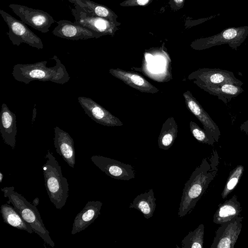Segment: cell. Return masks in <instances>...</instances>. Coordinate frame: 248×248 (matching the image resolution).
<instances>
[{
    "instance_id": "8fae6325",
    "label": "cell",
    "mask_w": 248,
    "mask_h": 248,
    "mask_svg": "<svg viewBox=\"0 0 248 248\" xmlns=\"http://www.w3.org/2000/svg\"><path fill=\"white\" fill-rule=\"evenodd\" d=\"M78 100L86 114L96 123L107 126H121L123 123L90 98L79 96Z\"/></svg>"
},
{
    "instance_id": "ac0fdd59",
    "label": "cell",
    "mask_w": 248,
    "mask_h": 248,
    "mask_svg": "<svg viewBox=\"0 0 248 248\" xmlns=\"http://www.w3.org/2000/svg\"><path fill=\"white\" fill-rule=\"evenodd\" d=\"M0 133L4 143L14 150L17 134L16 115L5 103L2 104L0 111Z\"/></svg>"
},
{
    "instance_id": "1f68e13d",
    "label": "cell",
    "mask_w": 248,
    "mask_h": 248,
    "mask_svg": "<svg viewBox=\"0 0 248 248\" xmlns=\"http://www.w3.org/2000/svg\"><path fill=\"white\" fill-rule=\"evenodd\" d=\"M174 1L177 3H181L183 0H174Z\"/></svg>"
},
{
    "instance_id": "2e32d148",
    "label": "cell",
    "mask_w": 248,
    "mask_h": 248,
    "mask_svg": "<svg viewBox=\"0 0 248 248\" xmlns=\"http://www.w3.org/2000/svg\"><path fill=\"white\" fill-rule=\"evenodd\" d=\"M102 202L100 201H89L83 209L75 217L71 231L75 234L86 229L93 223L100 214Z\"/></svg>"
},
{
    "instance_id": "7a4b0ae2",
    "label": "cell",
    "mask_w": 248,
    "mask_h": 248,
    "mask_svg": "<svg viewBox=\"0 0 248 248\" xmlns=\"http://www.w3.org/2000/svg\"><path fill=\"white\" fill-rule=\"evenodd\" d=\"M53 57L55 64L53 66L48 67L47 61L31 64H16L13 67L12 75L16 80L26 84L36 80L64 84L70 80V77L57 56Z\"/></svg>"
},
{
    "instance_id": "7c38bea8",
    "label": "cell",
    "mask_w": 248,
    "mask_h": 248,
    "mask_svg": "<svg viewBox=\"0 0 248 248\" xmlns=\"http://www.w3.org/2000/svg\"><path fill=\"white\" fill-rule=\"evenodd\" d=\"M183 96L187 109L202 124L204 130L214 138L216 142H218L221 132L217 125L189 91L184 92Z\"/></svg>"
},
{
    "instance_id": "d4e9b609",
    "label": "cell",
    "mask_w": 248,
    "mask_h": 248,
    "mask_svg": "<svg viewBox=\"0 0 248 248\" xmlns=\"http://www.w3.org/2000/svg\"><path fill=\"white\" fill-rule=\"evenodd\" d=\"M74 5H78L87 12L101 17H107L109 15L105 7L91 0H68Z\"/></svg>"
},
{
    "instance_id": "52a82bcc",
    "label": "cell",
    "mask_w": 248,
    "mask_h": 248,
    "mask_svg": "<svg viewBox=\"0 0 248 248\" xmlns=\"http://www.w3.org/2000/svg\"><path fill=\"white\" fill-rule=\"evenodd\" d=\"M8 6L23 23L42 33L47 32L55 21L50 14L41 10L18 4H10Z\"/></svg>"
},
{
    "instance_id": "3957f363",
    "label": "cell",
    "mask_w": 248,
    "mask_h": 248,
    "mask_svg": "<svg viewBox=\"0 0 248 248\" xmlns=\"http://www.w3.org/2000/svg\"><path fill=\"white\" fill-rule=\"evenodd\" d=\"M46 161L42 166L45 185L50 202L57 209H61L69 196V185L63 177L61 166L53 154L48 151Z\"/></svg>"
},
{
    "instance_id": "4fadbf2b",
    "label": "cell",
    "mask_w": 248,
    "mask_h": 248,
    "mask_svg": "<svg viewBox=\"0 0 248 248\" xmlns=\"http://www.w3.org/2000/svg\"><path fill=\"white\" fill-rule=\"evenodd\" d=\"M57 26L52 33L56 36L72 40L96 38L100 34L69 20L62 19L57 22Z\"/></svg>"
},
{
    "instance_id": "f1b7e54d",
    "label": "cell",
    "mask_w": 248,
    "mask_h": 248,
    "mask_svg": "<svg viewBox=\"0 0 248 248\" xmlns=\"http://www.w3.org/2000/svg\"><path fill=\"white\" fill-rule=\"evenodd\" d=\"M149 0H137L138 3L141 5H143L148 2Z\"/></svg>"
},
{
    "instance_id": "cb8c5ba5",
    "label": "cell",
    "mask_w": 248,
    "mask_h": 248,
    "mask_svg": "<svg viewBox=\"0 0 248 248\" xmlns=\"http://www.w3.org/2000/svg\"><path fill=\"white\" fill-rule=\"evenodd\" d=\"M204 226L200 224L193 231L189 232L182 241V248H202Z\"/></svg>"
},
{
    "instance_id": "ba28073f",
    "label": "cell",
    "mask_w": 248,
    "mask_h": 248,
    "mask_svg": "<svg viewBox=\"0 0 248 248\" xmlns=\"http://www.w3.org/2000/svg\"><path fill=\"white\" fill-rule=\"evenodd\" d=\"M248 36V26L227 28L206 39L201 46V49L227 44L232 49L237 50Z\"/></svg>"
},
{
    "instance_id": "9c48e42d",
    "label": "cell",
    "mask_w": 248,
    "mask_h": 248,
    "mask_svg": "<svg viewBox=\"0 0 248 248\" xmlns=\"http://www.w3.org/2000/svg\"><path fill=\"white\" fill-rule=\"evenodd\" d=\"M91 159L101 170L112 178L129 180L135 177L134 169L131 165L98 155L92 156Z\"/></svg>"
},
{
    "instance_id": "44dd1931",
    "label": "cell",
    "mask_w": 248,
    "mask_h": 248,
    "mask_svg": "<svg viewBox=\"0 0 248 248\" xmlns=\"http://www.w3.org/2000/svg\"><path fill=\"white\" fill-rule=\"evenodd\" d=\"M155 201L153 189H150L147 192L138 195L129 207L140 211L145 218L149 219L153 217L155 210Z\"/></svg>"
},
{
    "instance_id": "9a60e30c",
    "label": "cell",
    "mask_w": 248,
    "mask_h": 248,
    "mask_svg": "<svg viewBox=\"0 0 248 248\" xmlns=\"http://www.w3.org/2000/svg\"><path fill=\"white\" fill-rule=\"evenodd\" d=\"M54 145L57 153L72 167H75V150L73 138L58 126L54 128Z\"/></svg>"
},
{
    "instance_id": "603a6c76",
    "label": "cell",
    "mask_w": 248,
    "mask_h": 248,
    "mask_svg": "<svg viewBox=\"0 0 248 248\" xmlns=\"http://www.w3.org/2000/svg\"><path fill=\"white\" fill-rule=\"evenodd\" d=\"M178 125L173 117H169L163 123L158 138L160 149L167 150L173 145L177 135Z\"/></svg>"
},
{
    "instance_id": "7402d4cb",
    "label": "cell",
    "mask_w": 248,
    "mask_h": 248,
    "mask_svg": "<svg viewBox=\"0 0 248 248\" xmlns=\"http://www.w3.org/2000/svg\"><path fill=\"white\" fill-rule=\"evenodd\" d=\"M0 213L3 221L6 224L30 233L34 232L31 226L23 219L13 206L8 203L2 204Z\"/></svg>"
},
{
    "instance_id": "f546056e",
    "label": "cell",
    "mask_w": 248,
    "mask_h": 248,
    "mask_svg": "<svg viewBox=\"0 0 248 248\" xmlns=\"http://www.w3.org/2000/svg\"><path fill=\"white\" fill-rule=\"evenodd\" d=\"M39 199L38 198H35L32 201V204L36 206L39 204Z\"/></svg>"
},
{
    "instance_id": "e0dca14e",
    "label": "cell",
    "mask_w": 248,
    "mask_h": 248,
    "mask_svg": "<svg viewBox=\"0 0 248 248\" xmlns=\"http://www.w3.org/2000/svg\"><path fill=\"white\" fill-rule=\"evenodd\" d=\"M71 8L75 23L99 33L107 31L108 22L106 19L92 14L78 5Z\"/></svg>"
},
{
    "instance_id": "30bf717a",
    "label": "cell",
    "mask_w": 248,
    "mask_h": 248,
    "mask_svg": "<svg viewBox=\"0 0 248 248\" xmlns=\"http://www.w3.org/2000/svg\"><path fill=\"white\" fill-rule=\"evenodd\" d=\"M243 219V217L238 216L221 224L210 248H234L241 231Z\"/></svg>"
},
{
    "instance_id": "d6986e66",
    "label": "cell",
    "mask_w": 248,
    "mask_h": 248,
    "mask_svg": "<svg viewBox=\"0 0 248 248\" xmlns=\"http://www.w3.org/2000/svg\"><path fill=\"white\" fill-rule=\"evenodd\" d=\"M241 210V204L234 195L219 205L213 216V222L221 225L238 216Z\"/></svg>"
},
{
    "instance_id": "4316f807",
    "label": "cell",
    "mask_w": 248,
    "mask_h": 248,
    "mask_svg": "<svg viewBox=\"0 0 248 248\" xmlns=\"http://www.w3.org/2000/svg\"><path fill=\"white\" fill-rule=\"evenodd\" d=\"M190 132L193 136L200 142L213 145L216 142L214 138L202 129L196 123L191 121L189 123Z\"/></svg>"
},
{
    "instance_id": "277c9868",
    "label": "cell",
    "mask_w": 248,
    "mask_h": 248,
    "mask_svg": "<svg viewBox=\"0 0 248 248\" xmlns=\"http://www.w3.org/2000/svg\"><path fill=\"white\" fill-rule=\"evenodd\" d=\"M1 190L4 197L8 199L7 203L13 205L23 219L31 226L34 232L37 234L46 243L54 248V242L45 227L36 206L17 193L13 186H5L1 188Z\"/></svg>"
},
{
    "instance_id": "83f0119b",
    "label": "cell",
    "mask_w": 248,
    "mask_h": 248,
    "mask_svg": "<svg viewBox=\"0 0 248 248\" xmlns=\"http://www.w3.org/2000/svg\"><path fill=\"white\" fill-rule=\"evenodd\" d=\"M240 129L241 131L248 135V119L241 124Z\"/></svg>"
},
{
    "instance_id": "484cf974",
    "label": "cell",
    "mask_w": 248,
    "mask_h": 248,
    "mask_svg": "<svg viewBox=\"0 0 248 248\" xmlns=\"http://www.w3.org/2000/svg\"><path fill=\"white\" fill-rule=\"evenodd\" d=\"M244 168L238 165L230 173L221 194L223 199L226 198L235 188L244 172Z\"/></svg>"
},
{
    "instance_id": "6da1fadb",
    "label": "cell",
    "mask_w": 248,
    "mask_h": 248,
    "mask_svg": "<svg viewBox=\"0 0 248 248\" xmlns=\"http://www.w3.org/2000/svg\"><path fill=\"white\" fill-rule=\"evenodd\" d=\"M212 159L211 164L206 159H203L185 183L179 208V217H183L194 208L214 179L217 170Z\"/></svg>"
},
{
    "instance_id": "5bb4252c",
    "label": "cell",
    "mask_w": 248,
    "mask_h": 248,
    "mask_svg": "<svg viewBox=\"0 0 248 248\" xmlns=\"http://www.w3.org/2000/svg\"><path fill=\"white\" fill-rule=\"evenodd\" d=\"M109 73L125 84L138 91L150 93H155L159 89L140 74L120 68H110Z\"/></svg>"
},
{
    "instance_id": "5b68a950",
    "label": "cell",
    "mask_w": 248,
    "mask_h": 248,
    "mask_svg": "<svg viewBox=\"0 0 248 248\" xmlns=\"http://www.w3.org/2000/svg\"><path fill=\"white\" fill-rule=\"evenodd\" d=\"M0 14L9 28L7 35L13 45L19 46L22 43H26L38 49L44 48L41 38L26 24L1 9L0 10Z\"/></svg>"
},
{
    "instance_id": "4dcf8cb0",
    "label": "cell",
    "mask_w": 248,
    "mask_h": 248,
    "mask_svg": "<svg viewBox=\"0 0 248 248\" xmlns=\"http://www.w3.org/2000/svg\"><path fill=\"white\" fill-rule=\"evenodd\" d=\"M3 178V174L1 172H0V183H2Z\"/></svg>"
},
{
    "instance_id": "8992f818",
    "label": "cell",
    "mask_w": 248,
    "mask_h": 248,
    "mask_svg": "<svg viewBox=\"0 0 248 248\" xmlns=\"http://www.w3.org/2000/svg\"><path fill=\"white\" fill-rule=\"evenodd\" d=\"M188 79L199 88L213 85L230 83L241 86L244 83L233 72L219 68H202L190 73Z\"/></svg>"
},
{
    "instance_id": "ffe728a7",
    "label": "cell",
    "mask_w": 248,
    "mask_h": 248,
    "mask_svg": "<svg viewBox=\"0 0 248 248\" xmlns=\"http://www.w3.org/2000/svg\"><path fill=\"white\" fill-rule=\"evenodd\" d=\"M201 89L211 95L217 96L225 104L244 91L241 86L230 83L203 86Z\"/></svg>"
}]
</instances>
